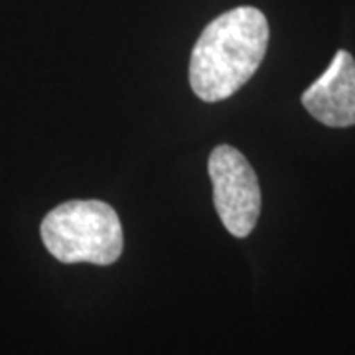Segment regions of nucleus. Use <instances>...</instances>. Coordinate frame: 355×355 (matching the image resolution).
I'll return each instance as SVG.
<instances>
[{
    "label": "nucleus",
    "instance_id": "20e7f679",
    "mask_svg": "<svg viewBox=\"0 0 355 355\" xmlns=\"http://www.w3.org/2000/svg\"><path fill=\"white\" fill-rule=\"evenodd\" d=\"M302 105L308 113L326 127H354L355 60L349 51H336L326 73L304 91Z\"/></svg>",
    "mask_w": 355,
    "mask_h": 355
},
{
    "label": "nucleus",
    "instance_id": "7ed1b4c3",
    "mask_svg": "<svg viewBox=\"0 0 355 355\" xmlns=\"http://www.w3.org/2000/svg\"><path fill=\"white\" fill-rule=\"evenodd\" d=\"M217 216L231 235L247 237L261 216V188L253 166L237 148L216 146L207 160Z\"/></svg>",
    "mask_w": 355,
    "mask_h": 355
},
{
    "label": "nucleus",
    "instance_id": "f03ea898",
    "mask_svg": "<svg viewBox=\"0 0 355 355\" xmlns=\"http://www.w3.org/2000/svg\"><path fill=\"white\" fill-rule=\"evenodd\" d=\"M40 233L51 257L65 265H113L125 245L116 211L99 200H73L53 207Z\"/></svg>",
    "mask_w": 355,
    "mask_h": 355
},
{
    "label": "nucleus",
    "instance_id": "f257e3e1",
    "mask_svg": "<svg viewBox=\"0 0 355 355\" xmlns=\"http://www.w3.org/2000/svg\"><path fill=\"white\" fill-rule=\"evenodd\" d=\"M268 46V22L254 6H239L205 26L190 58V85L205 103L223 101L257 73Z\"/></svg>",
    "mask_w": 355,
    "mask_h": 355
}]
</instances>
